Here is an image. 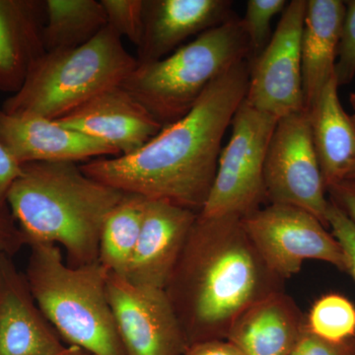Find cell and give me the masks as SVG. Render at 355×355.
I'll use <instances>...</instances> for the list:
<instances>
[{"label": "cell", "instance_id": "7a4b0ae2", "mask_svg": "<svg viewBox=\"0 0 355 355\" xmlns=\"http://www.w3.org/2000/svg\"><path fill=\"white\" fill-rule=\"evenodd\" d=\"M248 236L242 218L198 214L164 291L189 345L226 340L236 319L284 289Z\"/></svg>", "mask_w": 355, "mask_h": 355}, {"label": "cell", "instance_id": "9c48e42d", "mask_svg": "<svg viewBox=\"0 0 355 355\" xmlns=\"http://www.w3.org/2000/svg\"><path fill=\"white\" fill-rule=\"evenodd\" d=\"M263 180L270 203L307 210L329 227L330 200L313 144L309 112L302 110L277 121L266 153Z\"/></svg>", "mask_w": 355, "mask_h": 355}, {"label": "cell", "instance_id": "4dcf8cb0", "mask_svg": "<svg viewBox=\"0 0 355 355\" xmlns=\"http://www.w3.org/2000/svg\"><path fill=\"white\" fill-rule=\"evenodd\" d=\"M21 171V165L0 144V203H7L9 189L20 176Z\"/></svg>", "mask_w": 355, "mask_h": 355}, {"label": "cell", "instance_id": "5bb4252c", "mask_svg": "<svg viewBox=\"0 0 355 355\" xmlns=\"http://www.w3.org/2000/svg\"><path fill=\"white\" fill-rule=\"evenodd\" d=\"M0 144L19 165L86 161L120 153L106 142L34 114H9L0 109Z\"/></svg>", "mask_w": 355, "mask_h": 355}, {"label": "cell", "instance_id": "6da1fadb", "mask_svg": "<svg viewBox=\"0 0 355 355\" xmlns=\"http://www.w3.org/2000/svg\"><path fill=\"white\" fill-rule=\"evenodd\" d=\"M249 58L224 71L181 120L139 150L80 164L84 174L123 193L200 212L218 166L222 140L249 87Z\"/></svg>", "mask_w": 355, "mask_h": 355}, {"label": "cell", "instance_id": "cb8c5ba5", "mask_svg": "<svg viewBox=\"0 0 355 355\" xmlns=\"http://www.w3.org/2000/svg\"><path fill=\"white\" fill-rule=\"evenodd\" d=\"M288 2L286 0H249L247 1L246 14L243 18L245 31L249 39L253 60L266 48L270 42V25L275 15L284 12Z\"/></svg>", "mask_w": 355, "mask_h": 355}, {"label": "cell", "instance_id": "52a82bcc", "mask_svg": "<svg viewBox=\"0 0 355 355\" xmlns=\"http://www.w3.org/2000/svg\"><path fill=\"white\" fill-rule=\"evenodd\" d=\"M277 119L261 113L246 101L231 121L230 140L222 148L216 179L198 214L244 218L266 200L265 162Z\"/></svg>", "mask_w": 355, "mask_h": 355}, {"label": "cell", "instance_id": "ac0fdd59", "mask_svg": "<svg viewBox=\"0 0 355 355\" xmlns=\"http://www.w3.org/2000/svg\"><path fill=\"white\" fill-rule=\"evenodd\" d=\"M305 328V317L291 296L275 292L235 320L226 340L244 355H289Z\"/></svg>", "mask_w": 355, "mask_h": 355}, {"label": "cell", "instance_id": "83f0119b", "mask_svg": "<svg viewBox=\"0 0 355 355\" xmlns=\"http://www.w3.org/2000/svg\"><path fill=\"white\" fill-rule=\"evenodd\" d=\"M289 355H355V338L343 343H331L304 328Z\"/></svg>", "mask_w": 355, "mask_h": 355}, {"label": "cell", "instance_id": "3957f363", "mask_svg": "<svg viewBox=\"0 0 355 355\" xmlns=\"http://www.w3.org/2000/svg\"><path fill=\"white\" fill-rule=\"evenodd\" d=\"M21 169L6 202L27 246L62 245L72 268L98 261L103 224L125 193L88 177L71 161L26 163Z\"/></svg>", "mask_w": 355, "mask_h": 355}, {"label": "cell", "instance_id": "7c38bea8", "mask_svg": "<svg viewBox=\"0 0 355 355\" xmlns=\"http://www.w3.org/2000/svg\"><path fill=\"white\" fill-rule=\"evenodd\" d=\"M197 216L198 212L171 202L147 200L125 279L135 286L164 289Z\"/></svg>", "mask_w": 355, "mask_h": 355}, {"label": "cell", "instance_id": "603a6c76", "mask_svg": "<svg viewBox=\"0 0 355 355\" xmlns=\"http://www.w3.org/2000/svg\"><path fill=\"white\" fill-rule=\"evenodd\" d=\"M305 327L329 342H347L355 338V306L342 294H324L311 307Z\"/></svg>", "mask_w": 355, "mask_h": 355}, {"label": "cell", "instance_id": "4fadbf2b", "mask_svg": "<svg viewBox=\"0 0 355 355\" xmlns=\"http://www.w3.org/2000/svg\"><path fill=\"white\" fill-rule=\"evenodd\" d=\"M55 121L106 142L120 155L139 150L163 128L121 85L103 91Z\"/></svg>", "mask_w": 355, "mask_h": 355}, {"label": "cell", "instance_id": "d6986e66", "mask_svg": "<svg viewBox=\"0 0 355 355\" xmlns=\"http://www.w3.org/2000/svg\"><path fill=\"white\" fill-rule=\"evenodd\" d=\"M345 3L342 0H307L301 37L303 94L306 111L316 104L335 76Z\"/></svg>", "mask_w": 355, "mask_h": 355}, {"label": "cell", "instance_id": "f1b7e54d", "mask_svg": "<svg viewBox=\"0 0 355 355\" xmlns=\"http://www.w3.org/2000/svg\"><path fill=\"white\" fill-rule=\"evenodd\" d=\"M27 240L7 203H0V254L14 257Z\"/></svg>", "mask_w": 355, "mask_h": 355}, {"label": "cell", "instance_id": "d6a6232c", "mask_svg": "<svg viewBox=\"0 0 355 355\" xmlns=\"http://www.w3.org/2000/svg\"><path fill=\"white\" fill-rule=\"evenodd\" d=\"M55 355H92L89 354V352H86L80 347H73V345H69V347H65L64 350L58 352V354Z\"/></svg>", "mask_w": 355, "mask_h": 355}, {"label": "cell", "instance_id": "e575fe53", "mask_svg": "<svg viewBox=\"0 0 355 355\" xmlns=\"http://www.w3.org/2000/svg\"><path fill=\"white\" fill-rule=\"evenodd\" d=\"M349 102L352 104V108L355 110V93H352L349 96Z\"/></svg>", "mask_w": 355, "mask_h": 355}, {"label": "cell", "instance_id": "ba28073f", "mask_svg": "<svg viewBox=\"0 0 355 355\" xmlns=\"http://www.w3.org/2000/svg\"><path fill=\"white\" fill-rule=\"evenodd\" d=\"M242 223L266 265L282 279L300 272L308 260L324 261L347 272L340 243L307 210L270 203L242 218Z\"/></svg>", "mask_w": 355, "mask_h": 355}, {"label": "cell", "instance_id": "277c9868", "mask_svg": "<svg viewBox=\"0 0 355 355\" xmlns=\"http://www.w3.org/2000/svg\"><path fill=\"white\" fill-rule=\"evenodd\" d=\"M28 247L30 291L60 338L92 355H127L109 302V270L99 261L72 268L57 245Z\"/></svg>", "mask_w": 355, "mask_h": 355}, {"label": "cell", "instance_id": "4316f807", "mask_svg": "<svg viewBox=\"0 0 355 355\" xmlns=\"http://www.w3.org/2000/svg\"><path fill=\"white\" fill-rule=\"evenodd\" d=\"M326 219L329 227L331 228V234L340 243L345 254L347 272L355 280V224L331 200Z\"/></svg>", "mask_w": 355, "mask_h": 355}, {"label": "cell", "instance_id": "484cf974", "mask_svg": "<svg viewBox=\"0 0 355 355\" xmlns=\"http://www.w3.org/2000/svg\"><path fill=\"white\" fill-rule=\"evenodd\" d=\"M345 3V20L335 67V77L340 87L350 84L355 77V0Z\"/></svg>", "mask_w": 355, "mask_h": 355}, {"label": "cell", "instance_id": "e0dca14e", "mask_svg": "<svg viewBox=\"0 0 355 355\" xmlns=\"http://www.w3.org/2000/svg\"><path fill=\"white\" fill-rule=\"evenodd\" d=\"M43 0H0V91L15 94L46 53Z\"/></svg>", "mask_w": 355, "mask_h": 355}, {"label": "cell", "instance_id": "7402d4cb", "mask_svg": "<svg viewBox=\"0 0 355 355\" xmlns=\"http://www.w3.org/2000/svg\"><path fill=\"white\" fill-rule=\"evenodd\" d=\"M147 198L125 193L105 219L98 261L110 272L125 277L139 242Z\"/></svg>", "mask_w": 355, "mask_h": 355}, {"label": "cell", "instance_id": "f546056e", "mask_svg": "<svg viewBox=\"0 0 355 355\" xmlns=\"http://www.w3.org/2000/svg\"><path fill=\"white\" fill-rule=\"evenodd\" d=\"M329 200L349 216L355 224V181L342 180L327 189Z\"/></svg>", "mask_w": 355, "mask_h": 355}, {"label": "cell", "instance_id": "2e32d148", "mask_svg": "<svg viewBox=\"0 0 355 355\" xmlns=\"http://www.w3.org/2000/svg\"><path fill=\"white\" fill-rule=\"evenodd\" d=\"M232 7L230 0H146L137 64L162 60L184 40L227 22Z\"/></svg>", "mask_w": 355, "mask_h": 355}, {"label": "cell", "instance_id": "1f68e13d", "mask_svg": "<svg viewBox=\"0 0 355 355\" xmlns=\"http://www.w3.org/2000/svg\"><path fill=\"white\" fill-rule=\"evenodd\" d=\"M184 355H244L227 340H209L191 343Z\"/></svg>", "mask_w": 355, "mask_h": 355}, {"label": "cell", "instance_id": "836d02e7", "mask_svg": "<svg viewBox=\"0 0 355 355\" xmlns=\"http://www.w3.org/2000/svg\"><path fill=\"white\" fill-rule=\"evenodd\" d=\"M343 180H350V181H355V162L350 166L349 169L345 173V176Z\"/></svg>", "mask_w": 355, "mask_h": 355}, {"label": "cell", "instance_id": "d4e9b609", "mask_svg": "<svg viewBox=\"0 0 355 355\" xmlns=\"http://www.w3.org/2000/svg\"><path fill=\"white\" fill-rule=\"evenodd\" d=\"M107 23L119 36L139 46L144 33L146 0H101Z\"/></svg>", "mask_w": 355, "mask_h": 355}, {"label": "cell", "instance_id": "ffe728a7", "mask_svg": "<svg viewBox=\"0 0 355 355\" xmlns=\"http://www.w3.org/2000/svg\"><path fill=\"white\" fill-rule=\"evenodd\" d=\"M338 87L334 76L309 111L313 144L326 190L342 181L355 162V114L343 109Z\"/></svg>", "mask_w": 355, "mask_h": 355}, {"label": "cell", "instance_id": "44dd1931", "mask_svg": "<svg viewBox=\"0 0 355 355\" xmlns=\"http://www.w3.org/2000/svg\"><path fill=\"white\" fill-rule=\"evenodd\" d=\"M46 53L83 46L108 25L101 0H46Z\"/></svg>", "mask_w": 355, "mask_h": 355}, {"label": "cell", "instance_id": "5b68a950", "mask_svg": "<svg viewBox=\"0 0 355 355\" xmlns=\"http://www.w3.org/2000/svg\"><path fill=\"white\" fill-rule=\"evenodd\" d=\"M250 55L244 22L236 15L162 60L137 64L121 85L166 127L184 118L212 81Z\"/></svg>", "mask_w": 355, "mask_h": 355}, {"label": "cell", "instance_id": "8992f818", "mask_svg": "<svg viewBox=\"0 0 355 355\" xmlns=\"http://www.w3.org/2000/svg\"><path fill=\"white\" fill-rule=\"evenodd\" d=\"M137 67V58L107 25L83 46L44 53L20 90L0 109L57 121L103 91L121 85Z\"/></svg>", "mask_w": 355, "mask_h": 355}, {"label": "cell", "instance_id": "8fae6325", "mask_svg": "<svg viewBox=\"0 0 355 355\" xmlns=\"http://www.w3.org/2000/svg\"><path fill=\"white\" fill-rule=\"evenodd\" d=\"M107 292L127 355H184L188 340L164 289L110 272Z\"/></svg>", "mask_w": 355, "mask_h": 355}, {"label": "cell", "instance_id": "30bf717a", "mask_svg": "<svg viewBox=\"0 0 355 355\" xmlns=\"http://www.w3.org/2000/svg\"><path fill=\"white\" fill-rule=\"evenodd\" d=\"M306 7L307 0L288 2L266 48L250 60L245 101L277 120L305 110L301 37Z\"/></svg>", "mask_w": 355, "mask_h": 355}, {"label": "cell", "instance_id": "9a60e30c", "mask_svg": "<svg viewBox=\"0 0 355 355\" xmlns=\"http://www.w3.org/2000/svg\"><path fill=\"white\" fill-rule=\"evenodd\" d=\"M62 338L40 309L13 257L0 254V355H55Z\"/></svg>", "mask_w": 355, "mask_h": 355}]
</instances>
